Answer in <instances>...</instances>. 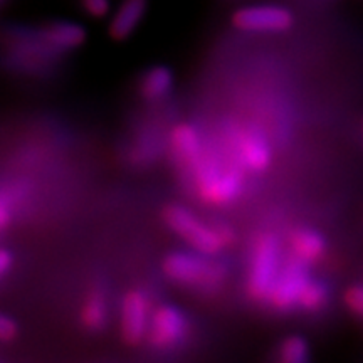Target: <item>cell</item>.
<instances>
[{"mask_svg": "<svg viewBox=\"0 0 363 363\" xmlns=\"http://www.w3.org/2000/svg\"><path fill=\"white\" fill-rule=\"evenodd\" d=\"M22 199L17 189H0V233L11 225L17 202Z\"/></svg>", "mask_w": 363, "mask_h": 363, "instance_id": "18", "label": "cell"}, {"mask_svg": "<svg viewBox=\"0 0 363 363\" xmlns=\"http://www.w3.org/2000/svg\"><path fill=\"white\" fill-rule=\"evenodd\" d=\"M110 320V306L103 293L94 291L81 306V323L89 331H101Z\"/></svg>", "mask_w": 363, "mask_h": 363, "instance_id": "14", "label": "cell"}, {"mask_svg": "<svg viewBox=\"0 0 363 363\" xmlns=\"http://www.w3.org/2000/svg\"><path fill=\"white\" fill-rule=\"evenodd\" d=\"M172 86H174V74L169 67L155 66L143 74L140 91H142L145 99L158 101L170 93Z\"/></svg>", "mask_w": 363, "mask_h": 363, "instance_id": "15", "label": "cell"}, {"mask_svg": "<svg viewBox=\"0 0 363 363\" xmlns=\"http://www.w3.org/2000/svg\"><path fill=\"white\" fill-rule=\"evenodd\" d=\"M150 299L142 289H130L121 301L120 331L128 345H140L148 337L150 318H152Z\"/></svg>", "mask_w": 363, "mask_h": 363, "instance_id": "8", "label": "cell"}, {"mask_svg": "<svg viewBox=\"0 0 363 363\" xmlns=\"http://www.w3.org/2000/svg\"><path fill=\"white\" fill-rule=\"evenodd\" d=\"M145 11H147V0H125L111 19V38L123 40L133 34V30L143 19Z\"/></svg>", "mask_w": 363, "mask_h": 363, "instance_id": "11", "label": "cell"}, {"mask_svg": "<svg viewBox=\"0 0 363 363\" xmlns=\"http://www.w3.org/2000/svg\"><path fill=\"white\" fill-rule=\"evenodd\" d=\"M278 358L284 363H305L310 358L308 342L299 335H291L279 345Z\"/></svg>", "mask_w": 363, "mask_h": 363, "instance_id": "16", "label": "cell"}, {"mask_svg": "<svg viewBox=\"0 0 363 363\" xmlns=\"http://www.w3.org/2000/svg\"><path fill=\"white\" fill-rule=\"evenodd\" d=\"M43 39L56 49H74L86 40V30L76 22L57 21L45 27Z\"/></svg>", "mask_w": 363, "mask_h": 363, "instance_id": "12", "label": "cell"}, {"mask_svg": "<svg viewBox=\"0 0 363 363\" xmlns=\"http://www.w3.org/2000/svg\"><path fill=\"white\" fill-rule=\"evenodd\" d=\"M345 305L348 310L363 318V284H355L345 291Z\"/></svg>", "mask_w": 363, "mask_h": 363, "instance_id": "19", "label": "cell"}, {"mask_svg": "<svg viewBox=\"0 0 363 363\" xmlns=\"http://www.w3.org/2000/svg\"><path fill=\"white\" fill-rule=\"evenodd\" d=\"M84 11L89 13L91 17H96V19H103L110 13L111 2L110 0H81Z\"/></svg>", "mask_w": 363, "mask_h": 363, "instance_id": "20", "label": "cell"}, {"mask_svg": "<svg viewBox=\"0 0 363 363\" xmlns=\"http://www.w3.org/2000/svg\"><path fill=\"white\" fill-rule=\"evenodd\" d=\"M170 145L177 158L184 165H187L189 169H192L195 163L201 160L203 152H206L201 133H199L195 126L189 123H180L172 130Z\"/></svg>", "mask_w": 363, "mask_h": 363, "instance_id": "10", "label": "cell"}, {"mask_svg": "<svg viewBox=\"0 0 363 363\" xmlns=\"http://www.w3.org/2000/svg\"><path fill=\"white\" fill-rule=\"evenodd\" d=\"M294 17L289 9L272 4L240 7L234 12L233 24L244 33H283L293 26Z\"/></svg>", "mask_w": 363, "mask_h": 363, "instance_id": "6", "label": "cell"}, {"mask_svg": "<svg viewBox=\"0 0 363 363\" xmlns=\"http://www.w3.org/2000/svg\"><path fill=\"white\" fill-rule=\"evenodd\" d=\"M187 335L189 320L179 306L162 305L152 311L147 340L155 350H172L179 347Z\"/></svg>", "mask_w": 363, "mask_h": 363, "instance_id": "5", "label": "cell"}, {"mask_svg": "<svg viewBox=\"0 0 363 363\" xmlns=\"http://www.w3.org/2000/svg\"><path fill=\"white\" fill-rule=\"evenodd\" d=\"M214 256L192 251L170 252L163 259V272L175 284L202 293H214L225 279V266L212 259Z\"/></svg>", "mask_w": 363, "mask_h": 363, "instance_id": "2", "label": "cell"}, {"mask_svg": "<svg viewBox=\"0 0 363 363\" xmlns=\"http://www.w3.org/2000/svg\"><path fill=\"white\" fill-rule=\"evenodd\" d=\"M163 220L177 235L189 242L190 247L207 256H216L227 246L220 229L201 220L187 207L175 206V203L165 207Z\"/></svg>", "mask_w": 363, "mask_h": 363, "instance_id": "4", "label": "cell"}, {"mask_svg": "<svg viewBox=\"0 0 363 363\" xmlns=\"http://www.w3.org/2000/svg\"><path fill=\"white\" fill-rule=\"evenodd\" d=\"M289 246H291V252L294 256L308 262V264L323 257L326 251V242L323 235L313 229L294 230L291 238H289Z\"/></svg>", "mask_w": 363, "mask_h": 363, "instance_id": "13", "label": "cell"}, {"mask_svg": "<svg viewBox=\"0 0 363 363\" xmlns=\"http://www.w3.org/2000/svg\"><path fill=\"white\" fill-rule=\"evenodd\" d=\"M197 195L207 206H227L244 189V175L238 165L222 162L217 155L203 152L201 160L190 169Z\"/></svg>", "mask_w": 363, "mask_h": 363, "instance_id": "1", "label": "cell"}, {"mask_svg": "<svg viewBox=\"0 0 363 363\" xmlns=\"http://www.w3.org/2000/svg\"><path fill=\"white\" fill-rule=\"evenodd\" d=\"M233 150L239 165L249 172H264L271 165V145L262 131L252 126L239 131L234 138Z\"/></svg>", "mask_w": 363, "mask_h": 363, "instance_id": "9", "label": "cell"}, {"mask_svg": "<svg viewBox=\"0 0 363 363\" xmlns=\"http://www.w3.org/2000/svg\"><path fill=\"white\" fill-rule=\"evenodd\" d=\"M283 262L278 238L269 233L257 235L247 269L246 289L249 296L256 301L269 303L272 288L278 281Z\"/></svg>", "mask_w": 363, "mask_h": 363, "instance_id": "3", "label": "cell"}, {"mask_svg": "<svg viewBox=\"0 0 363 363\" xmlns=\"http://www.w3.org/2000/svg\"><path fill=\"white\" fill-rule=\"evenodd\" d=\"M308 281H310L308 262L301 261L299 257L291 254L283 262L278 281H276L274 288H272L269 303L279 311L293 310L294 306H298L299 296H301Z\"/></svg>", "mask_w": 363, "mask_h": 363, "instance_id": "7", "label": "cell"}, {"mask_svg": "<svg viewBox=\"0 0 363 363\" xmlns=\"http://www.w3.org/2000/svg\"><path fill=\"white\" fill-rule=\"evenodd\" d=\"M326 301H328L326 286L321 281L310 279L299 296L298 306H301L305 311H318L326 305Z\"/></svg>", "mask_w": 363, "mask_h": 363, "instance_id": "17", "label": "cell"}, {"mask_svg": "<svg viewBox=\"0 0 363 363\" xmlns=\"http://www.w3.org/2000/svg\"><path fill=\"white\" fill-rule=\"evenodd\" d=\"M17 335V325L12 318L0 313V342H9Z\"/></svg>", "mask_w": 363, "mask_h": 363, "instance_id": "21", "label": "cell"}, {"mask_svg": "<svg viewBox=\"0 0 363 363\" xmlns=\"http://www.w3.org/2000/svg\"><path fill=\"white\" fill-rule=\"evenodd\" d=\"M12 264H13L12 252L6 247H0V278H4V276L12 269Z\"/></svg>", "mask_w": 363, "mask_h": 363, "instance_id": "22", "label": "cell"}]
</instances>
